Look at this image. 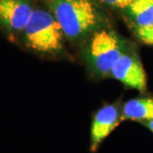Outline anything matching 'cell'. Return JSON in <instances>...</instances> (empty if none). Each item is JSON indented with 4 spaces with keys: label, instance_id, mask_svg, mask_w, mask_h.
Instances as JSON below:
<instances>
[{
    "label": "cell",
    "instance_id": "cell-1",
    "mask_svg": "<svg viewBox=\"0 0 153 153\" xmlns=\"http://www.w3.org/2000/svg\"><path fill=\"white\" fill-rule=\"evenodd\" d=\"M50 7L68 38L84 36L98 25V13L90 0H50Z\"/></svg>",
    "mask_w": 153,
    "mask_h": 153
},
{
    "label": "cell",
    "instance_id": "cell-2",
    "mask_svg": "<svg viewBox=\"0 0 153 153\" xmlns=\"http://www.w3.org/2000/svg\"><path fill=\"white\" fill-rule=\"evenodd\" d=\"M24 33L29 46L37 51L52 53L61 49L63 30L55 16L48 11L33 10Z\"/></svg>",
    "mask_w": 153,
    "mask_h": 153
},
{
    "label": "cell",
    "instance_id": "cell-3",
    "mask_svg": "<svg viewBox=\"0 0 153 153\" xmlns=\"http://www.w3.org/2000/svg\"><path fill=\"white\" fill-rule=\"evenodd\" d=\"M123 54L119 38L112 32H96L90 40L88 55L94 68L101 75L111 74L116 61Z\"/></svg>",
    "mask_w": 153,
    "mask_h": 153
},
{
    "label": "cell",
    "instance_id": "cell-4",
    "mask_svg": "<svg viewBox=\"0 0 153 153\" xmlns=\"http://www.w3.org/2000/svg\"><path fill=\"white\" fill-rule=\"evenodd\" d=\"M123 120L119 108L116 105H107L94 115L90 128V146L92 153L97 150L106 137L119 125Z\"/></svg>",
    "mask_w": 153,
    "mask_h": 153
},
{
    "label": "cell",
    "instance_id": "cell-5",
    "mask_svg": "<svg viewBox=\"0 0 153 153\" xmlns=\"http://www.w3.org/2000/svg\"><path fill=\"white\" fill-rule=\"evenodd\" d=\"M111 74L116 79L139 91L146 88V76L140 61L135 56L123 54L116 61Z\"/></svg>",
    "mask_w": 153,
    "mask_h": 153
},
{
    "label": "cell",
    "instance_id": "cell-6",
    "mask_svg": "<svg viewBox=\"0 0 153 153\" xmlns=\"http://www.w3.org/2000/svg\"><path fill=\"white\" fill-rule=\"evenodd\" d=\"M33 12L27 0H0V23L11 31H24Z\"/></svg>",
    "mask_w": 153,
    "mask_h": 153
},
{
    "label": "cell",
    "instance_id": "cell-7",
    "mask_svg": "<svg viewBox=\"0 0 153 153\" xmlns=\"http://www.w3.org/2000/svg\"><path fill=\"white\" fill-rule=\"evenodd\" d=\"M123 120L140 123L153 119V98L133 99L127 101L123 108Z\"/></svg>",
    "mask_w": 153,
    "mask_h": 153
},
{
    "label": "cell",
    "instance_id": "cell-8",
    "mask_svg": "<svg viewBox=\"0 0 153 153\" xmlns=\"http://www.w3.org/2000/svg\"><path fill=\"white\" fill-rule=\"evenodd\" d=\"M127 9L136 27H146L153 24V0H133Z\"/></svg>",
    "mask_w": 153,
    "mask_h": 153
},
{
    "label": "cell",
    "instance_id": "cell-9",
    "mask_svg": "<svg viewBox=\"0 0 153 153\" xmlns=\"http://www.w3.org/2000/svg\"><path fill=\"white\" fill-rule=\"evenodd\" d=\"M136 34L145 44L153 45V24L146 27H136Z\"/></svg>",
    "mask_w": 153,
    "mask_h": 153
},
{
    "label": "cell",
    "instance_id": "cell-10",
    "mask_svg": "<svg viewBox=\"0 0 153 153\" xmlns=\"http://www.w3.org/2000/svg\"><path fill=\"white\" fill-rule=\"evenodd\" d=\"M105 4L120 9H127L130 5L133 0H100Z\"/></svg>",
    "mask_w": 153,
    "mask_h": 153
},
{
    "label": "cell",
    "instance_id": "cell-11",
    "mask_svg": "<svg viewBox=\"0 0 153 153\" xmlns=\"http://www.w3.org/2000/svg\"><path fill=\"white\" fill-rule=\"evenodd\" d=\"M142 124L146 126V128H148L153 133V119H151V120L146 121V122H143L141 123Z\"/></svg>",
    "mask_w": 153,
    "mask_h": 153
}]
</instances>
